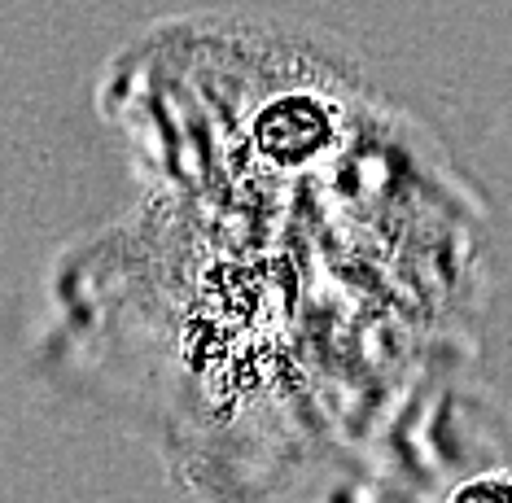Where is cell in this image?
I'll return each mask as SVG.
<instances>
[{
  "label": "cell",
  "instance_id": "1",
  "mask_svg": "<svg viewBox=\"0 0 512 503\" xmlns=\"http://www.w3.org/2000/svg\"><path fill=\"white\" fill-rule=\"evenodd\" d=\"M447 503H512V482L508 473H477L451 490Z\"/></svg>",
  "mask_w": 512,
  "mask_h": 503
}]
</instances>
